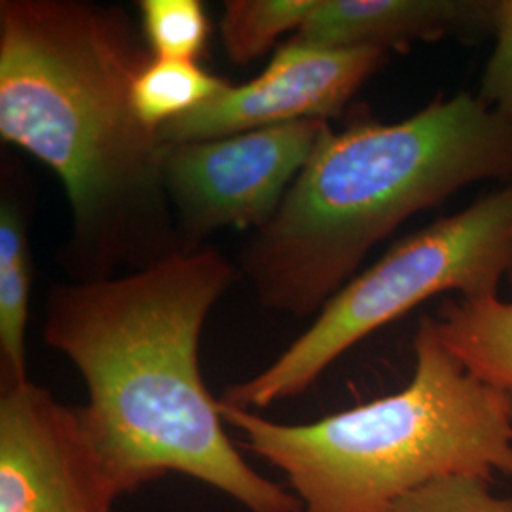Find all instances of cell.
I'll return each mask as SVG.
<instances>
[{
  "mask_svg": "<svg viewBox=\"0 0 512 512\" xmlns=\"http://www.w3.org/2000/svg\"><path fill=\"white\" fill-rule=\"evenodd\" d=\"M154 55L120 6L0 2V137L48 165L73 215V281L131 274L183 251L165 143L131 90Z\"/></svg>",
  "mask_w": 512,
  "mask_h": 512,
  "instance_id": "cell-1",
  "label": "cell"
},
{
  "mask_svg": "<svg viewBox=\"0 0 512 512\" xmlns=\"http://www.w3.org/2000/svg\"><path fill=\"white\" fill-rule=\"evenodd\" d=\"M234 281L236 266L200 247L131 274L57 283L44 340L88 385L82 420L129 494L181 473L249 512H302L239 454L203 382V325Z\"/></svg>",
  "mask_w": 512,
  "mask_h": 512,
  "instance_id": "cell-2",
  "label": "cell"
},
{
  "mask_svg": "<svg viewBox=\"0 0 512 512\" xmlns=\"http://www.w3.org/2000/svg\"><path fill=\"white\" fill-rule=\"evenodd\" d=\"M484 181H512V122L471 92L401 122L330 128L241 268L264 308L308 317L406 220Z\"/></svg>",
  "mask_w": 512,
  "mask_h": 512,
  "instance_id": "cell-3",
  "label": "cell"
},
{
  "mask_svg": "<svg viewBox=\"0 0 512 512\" xmlns=\"http://www.w3.org/2000/svg\"><path fill=\"white\" fill-rule=\"evenodd\" d=\"M224 423L293 486L302 512H393L446 476L512 478V393L471 374L431 317L399 391L311 423H277L222 403Z\"/></svg>",
  "mask_w": 512,
  "mask_h": 512,
  "instance_id": "cell-4",
  "label": "cell"
},
{
  "mask_svg": "<svg viewBox=\"0 0 512 512\" xmlns=\"http://www.w3.org/2000/svg\"><path fill=\"white\" fill-rule=\"evenodd\" d=\"M512 266V181L399 239L355 275L274 363L226 387L222 403L260 410L293 399L366 336L423 302L456 293L497 296Z\"/></svg>",
  "mask_w": 512,
  "mask_h": 512,
  "instance_id": "cell-5",
  "label": "cell"
},
{
  "mask_svg": "<svg viewBox=\"0 0 512 512\" xmlns=\"http://www.w3.org/2000/svg\"><path fill=\"white\" fill-rule=\"evenodd\" d=\"M327 120L165 145V186L183 251L220 228L262 230L321 145Z\"/></svg>",
  "mask_w": 512,
  "mask_h": 512,
  "instance_id": "cell-6",
  "label": "cell"
},
{
  "mask_svg": "<svg viewBox=\"0 0 512 512\" xmlns=\"http://www.w3.org/2000/svg\"><path fill=\"white\" fill-rule=\"evenodd\" d=\"M126 494L80 408L29 380L2 387L0 512H112Z\"/></svg>",
  "mask_w": 512,
  "mask_h": 512,
  "instance_id": "cell-7",
  "label": "cell"
},
{
  "mask_svg": "<svg viewBox=\"0 0 512 512\" xmlns=\"http://www.w3.org/2000/svg\"><path fill=\"white\" fill-rule=\"evenodd\" d=\"M389 59L372 48L330 50L291 44L253 80L228 86L202 107L158 129L165 145L211 141L300 120H327Z\"/></svg>",
  "mask_w": 512,
  "mask_h": 512,
  "instance_id": "cell-8",
  "label": "cell"
},
{
  "mask_svg": "<svg viewBox=\"0 0 512 512\" xmlns=\"http://www.w3.org/2000/svg\"><path fill=\"white\" fill-rule=\"evenodd\" d=\"M495 0H317L291 44L406 52L418 42L492 31Z\"/></svg>",
  "mask_w": 512,
  "mask_h": 512,
  "instance_id": "cell-9",
  "label": "cell"
},
{
  "mask_svg": "<svg viewBox=\"0 0 512 512\" xmlns=\"http://www.w3.org/2000/svg\"><path fill=\"white\" fill-rule=\"evenodd\" d=\"M505 281L512 289V266ZM431 321L440 342L471 374L512 393V300L446 298Z\"/></svg>",
  "mask_w": 512,
  "mask_h": 512,
  "instance_id": "cell-10",
  "label": "cell"
},
{
  "mask_svg": "<svg viewBox=\"0 0 512 512\" xmlns=\"http://www.w3.org/2000/svg\"><path fill=\"white\" fill-rule=\"evenodd\" d=\"M31 296V247L27 215L18 196L2 190L0 202V380L27 382V319Z\"/></svg>",
  "mask_w": 512,
  "mask_h": 512,
  "instance_id": "cell-11",
  "label": "cell"
},
{
  "mask_svg": "<svg viewBox=\"0 0 512 512\" xmlns=\"http://www.w3.org/2000/svg\"><path fill=\"white\" fill-rule=\"evenodd\" d=\"M228 86V80L207 73L198 61L152 57L137 74L131 99L137 116L150 128L160 129L202 107Z\"/></svg>",
  "mask_w": 512,
  "mask_h": 512,
  "instance_id": "cell-12",
  "label": "cell"
},
{
  "mask_svg": "<svg viewBox=\"0 0 512 512\" xmlns=\"http://www.w3.org/2000/svg\"><path fill=\"white\" fill-rule=\"evenodd\" d=\"M317 0H228L220 38L232 63L247 65L266 54L287 33H296Z\"/></svg>",
  "mask_w": 512,
  "mask_h": 512,
  "instance_id": "cell-13",
  "label": "cell"
},
{
  "mask_svg": "<svg viewBox=\"0 0 512 512\" xmlns=\"http://www.w3.org/2000/svg\"><path fill=\"white\" fill-rule=\"evenodd\" d=\"M139 12L154 57L196 61L203 54L211 23L200 0H141Z\"/></svg>",
  "mask_w": 512,
  "mask_h": 512,
  "instance_id": "cell-14",
  "label": "cell"
},
{
  "mask_svg": "<svg viewBox=\"0 0 512 512\" xmlns=\"http://www.w3.org/2000/svg\"><path fill=\"white\" fill-rule=\"evenodd\" d=\"M478 476H446L401 499L393 512H512V495Z\"/></svg>",
  "mask_w": 512,
  "mask_h": 512,
  "instance_id": "cell-15",
  "label": "cell"
},
{
  "mask_svg": "<svg viewBox=\"0 0 512 512\" xmlns=\"http://www.w3.org/2000/svg\"><path fill=\"white\" fill-rule=\"evenodd\" d=\"M495 44L480 76L478 97L512 122V0H495Z\"/></svg>",
  "mask_w": 512,
  "mask_h": 512,
  "instance_id": "cell-16",
  "label": "cell"
}]
</instances>
